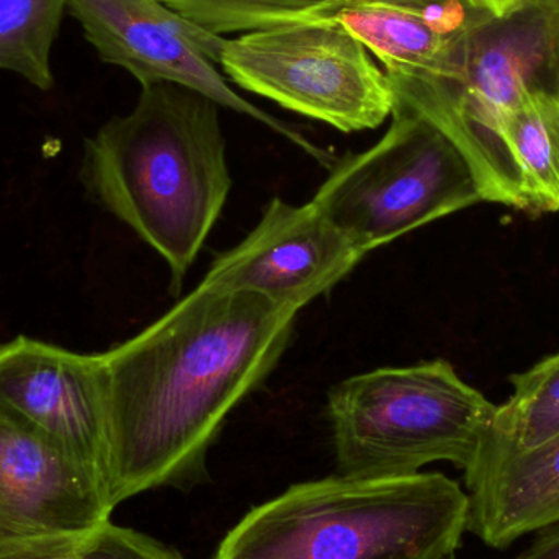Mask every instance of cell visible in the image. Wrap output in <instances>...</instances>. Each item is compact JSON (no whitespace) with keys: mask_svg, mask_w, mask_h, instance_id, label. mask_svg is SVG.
Returning a JSON list of instances; mask_svg holds the SVG:
<instances>
[{"mask_svg":"<svg viewBox=\"0 0 559 559\" xmlns=\"http://www.w3.org/2000/svg\"><path fill=\"white\" fill-rule=\"evenodd\" d=\"M298 311L200 282L166 314L102 352L108 388V498L203 481L233 411L277 368Z\"/></svg>","mask_w":559,"mask_h":559,"instance_id":"1","label":"cell"},{"mask_svg":"<svg viewBox=\"0 0 559 559\" xmlns=\"http://www.w3.org/2000/svg\"><path fill=\"white\" fill-rule=\"evenodd\" d=\"M141 88L130 114L85 141L82 180L166 261L177 295L231 192L226 140L212 98L174 84Z\"/></svg>","mask_w":559,"mask_h":559,"instance_id":"2","label":"cell"},{"mask_svg":"<svg viewBox=\"0 0 559 559\" xmlns=\"http://www.w3.org/2000/svg\"><path fill=\"white\" fill-rule=\"evenodd\" d=\"M468 521V492L442 473L334 475L252 509L212 559H443Z\"/></svg>","mask_w":559,"mask_h":559,"instance_id":"3","label":"cell"},{"mask_svg":"<svg viewBox=\"0 0 559 559\" xmlns=\"http://www.w3.org/2000/svg\"><path fill=\"white\" fill-rule=\"evenodd\" d=\"M495 414V404L443 358L354 374L328 396L337 475L400 478L436 462L466 472Z\"/></svg>","mask_w":559,"mask_h":559,"instance_id":"4","label":"cell"},{"mask_svg":"<svg viewBox=\"0 0 559 559\" xmlns=\"http://www.w3.org/2000/svg\"><path fill=\"white\" fill-rule=\"evenodd\" d=\"M390 118L377 144L334 159L311 199L365 255L485 202L475 170L433 121L400 97Z\"/></svg>","mask_w":559,"mask_h":559,"instance_id":"5","label":"cell"},{"mask_svg":"<svg viewBox=\"0 0 559 559\" xmlns=\"http://www.w3.org/2000/svg\"><path fill=\"white\" fill-rule=\"evenodd\" d=\"M228 81L342 133L374 130L393 114V82L332 16L226 38Z\"/></svg>","mask_w":559,"mask_h":559,"instance_id":"6","label":"cell"},{"mask_svg":"<svg viewBox=\"0 0 559 559\" xmlns=\"http://www.w3.org/2000/svg\"><path fill=\"white\" fill-rule=\"evenodd\" d=\"M98 58L130 72L141 87L174 84L246 115L331 167L334 157L301 133L255 107L229 85L219 68L225 36L190 22L160 0H68Z\"/></svg>","mask_w":559,"mask_h":559,"instance_id":"7","label":"cell"},{"mask_svg":"<svg viewBox=\"0 0 559 559\" xmlns=\"http://www.w3.org/2000/svg\"><path fill=\"white\" fill-rule=\"evenodd\" d=\"M0 413L51 440L108 491V388L102 354H79L25 335L0 345Z\"/></svg>","mask_w":559,"mask_h":559,"instance_id":"8","label":"cell"},{"mask_svg":"<svg viewBox=\"0 0 559 559\" xmlns=\"http://www.w3.org/2000/svg\"><path fill=\"white\" fill-rule=\"evenodd\" d=\"M364 258L311 202L292 205L275 197L258 226L219 254L202 282L255 293L299 311L328 295Z\"/></svg>","mask_w":559,"mask_h":559,"instance_id":"9","label":"cell"},{"mask_svg":"<svg viewBox=\"0 0 559 559\" xmlns=\"http://www.w3.org/2000/svg\"><path fill=\"white\" fill-rule=\"evenodd\" d=\"M111 512L100 479L32 427L0 413V545L94 527Z\"/></svg>","mask_w":559,"mask_h":559,"instance_id":"10","label":"cell"},{"mask_svg":"<svg viewBox=\"0 0 559 559\" xmlns=\"http://www.w3.org/2000/svg\"><path fill=\"white\" fill-rule=\"evenodd\" d=\"M388 75L462 78L468 36L491 16L465 0H347L332 15Z\"/></svg>","mask_w":559,"mask_h":559,"instance_id":"11","label":"cell"},{"mask_svg":"<svg viewBox=\"0 0 559 559\" xmlns=\"http://www.w3.org/2000/svg\"><path fill=\"white\" fill-rule=\"evenodd\" d=\"M468 531L489 547L559 525V436L522 453L481 452L465 472Z\"/></svg>","mask_w":559,"mask_h":559,"instance_id":"12","label":"cell"},{"mask_svg":"<svg viewBox=\"0 0 559 559\" xmlns=\"http://www.w3.org/2000/svg\"><path fill=\"white\" fill-rule=\"evenodd\" d=\"M521 179L525 212H559V95L527 94L498 128Z\"/></svg>","mask_w":559,"mask_h":559,"instance_id":"13","label":"cell"},{"mask_svg":"<svg viewBox=\"0 0 559 559\" xmlns=\"http://www.w3.org/2000/svg\"><path fill=\"white\" fill-rule=\"evenodd\" d=\"M511 383L514 391L496 406L481 452H528L559 436V352L512 374Z\"/></svg>","mask_w":559,"mask_h":559,"instance_id":"14","label":"cell"},{"mask_svg":"<svg viewBox=\"0 0 559 559\" xmlns=\"http://www.w3.org/2000/svg\"><path fill=\"white\" fill-rule=\"evenodd\" d=\"M68 0H0V69L52 87L51 49Z\"/></svg>","mask_w":559,"mask_h":559,"instance_id":"15","label":"cell"},{"mask_svg":"<svg viewBox=\"0 0 559 559\" xmlns=\"http://www.w3.org/2000/svg\"><path fill=\"white\" fill-rule=\"evenodd\" d=\"M0 559H183L150 535L110 519L68 534L0 545Z\"/></svg>","mask_w":559,"mask_h":559,"instance_id":"16","label":"cell"},{"mask_svg":"<svg viewBox=\"0 0 559 559\" xmlns=\"http://www.w3.org/2000/svg\"><path fill=\"white\" fill-rule=\"evenodd\" d=\"M202 28L225 36L332 16L347 0H160Z\"/></svg>","mask_w":559,"mask_h":559,"instance_id":"17","label":"cell"},{"mask_svg":"<svg viewBox=\"0 0 559 559\" xmlns=\"http://www.w3.org/2000/svg\"><path fill=\"white\" fill-rule=\"evenodd\" d=\"M519 559H559V525L542 531Z\"/></svg>","mask_w":559,"mask_h":559,"instance_id":"18","label":"cell"},{"mask_svg":"<svg viewBox=\"0 0 559 559\" xmlns=\"http://www.w3.org/2000/svg\"><path fill=\"white\" fill-rule=\"evenodd\" d=\"M465 2L491 19H504L524 7L527 0H465Z\"/></svg>","mask_w":559,"mask_h":559,"instance_id":"19","label":"cell"},{"mask_svg":"<svg viewBox=\"0 0 559 559\" xmlns=\"http://www.w3.org/2000/svg\"><path fill=\"white\" fill-rule=\"evenodd\" d=\"M531 2L537 3V5L544 7V9L559 15V0H531Z\"/></svg>","mask_w":559,"mask_h":559,"instance_id":"20","label":"cell"},{"mask_svg":"<svg viewBox=\"0 0 559 559\" xmlns=\"http://www.w3.org/2000/svg\"><path fill=\"white\" fill-rule=\"evenodd\" d=\"M443 559H456L455 555H450V557L443 558Z\"/></svg>","mask_w":559,"mask_h":559,"instance_id":"21","label":"cell"}]
</instances>
